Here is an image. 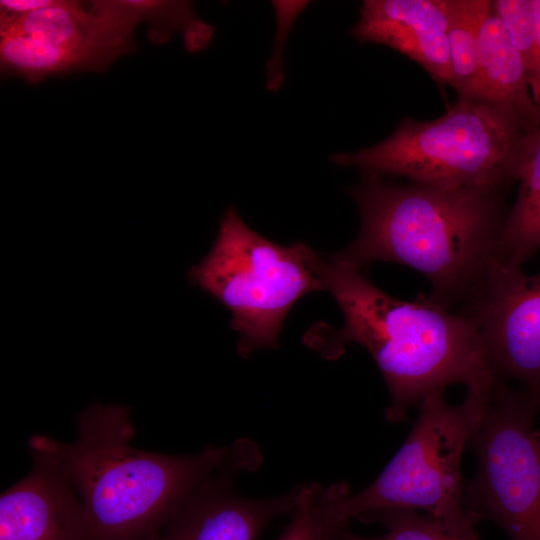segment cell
<instances>
[{"instance_id": "16", "label": "cell", "mask_w": 540, "mask_h": 540, "mask_svg": "<svg viewBox=\"0 0 540 540\" xmlns=\"http://www.w3.org/2000/svg\"><path fill=\"white\" fill-rule=\"evenodd\" d=\"M134 23L149 24V39L161 44L175 32L181 31L185 48L198 52L212 40L214 29L202 21L190 2L158 0H119Z\"/></svg>"}, {"instance_id": "5", "label": "cell", "mask_w": 540, "mask_h": 540, "mask_svg": "<svg viewBox=\"0 0 540 540\" xmlns=\"http://www.w3.org/2000/svg\"><path fill=\"white\" fill-rule=\"evenodd\" d=\"M488 401L468 392L459 405L443 391L426 396L405 442L371 484L357 493L344 482L325 488L333 518L347 526L373 511L423 510L454 532H475L477 521L464 506L461 460Z\"/></svg>"}, {"instance_id": "18", "label": "cell", "mask_w": 540, "mask_h": 540, "mask_svg": "<svg viewBox=\"0 0 540 540\" xmlns=\"http://www.w3.org/2000/svg\"><path fill=\"white\" fill-rule=\"evenodd\" d=\"M292 516L277 540H329L346 526L330 514L325 487L316 483L300 486Z\"/></svg>"}, {"instance_id": "21", "label": "cell", "mask_w": 540, "mask_h": 540, "mask_svg": "<svg viewBox=\"0 0 540 540\" xmlns=\"http://www.w3.org/2000/svg\"><path fill=\"white\" fill-rule=\"evenodd\" d=\"M534 25H535V37L537 45V60H538V73L537 80L534 87L531 90L533 101L540 112V0H531Z\"/></svg>"}, {"instance_id": "3", "label": "cell", "mask_w": 540, "mask_h": 540, "mask_svg": "<svg viewBox=\"0 0 540 540\" xmlns=\"http://www.w3.org/2000/svg\"><path fill=\"white\" fill-rule=\"evenodd\" d=\"M127 407L93 403L76 418V439L28 441L50 458L80 499L92 540H154L181 504L209 477L241 456L249 441L170 455L132 445Z\"/></svg>"}, {"instance_id": "2", "label": "cell", "mask_w": 540, "mask_h": 540, "mask_svg": "<svg viewBox=\"0 0 540 540\" xmlns=\"http://www.w3.org/2000/svg\"><path fill=\"white\" fill-rule=\"evenodd\" d=\"M327 291L344 317L340 330L314 327L307 344L327 359L340 357L349 343L363 346L388 387L391 423L426 396L462 384L483 400L491 398L494 377L474 322L422 297L406 301L374 285L360 268L328 255L323 266Z\"/></svg>"}, {"instance_id": "11", "label": "cell", "mask_w": 540, "mask_h": 540, "mask_svg": "<svg viewBox=\"0 0 540 540\" xmlns=\"http://www.w3.org/2000/svg\"><path fill=\"white\" fill-rule=\"evenodd\" d=\"M0 496V540H92L75 490L47 456Z\"/></svg>"}, {"instance_id": "20", "label": "cell", "mask_w": 540, "mask_h": 540, "mask_svg": "<svg viewBox=\"0 0 540 540\" xmlns=\"http://www.w3.org/2000/svg\"><path fill=\"white\" fill-rule=\"evenodd\" d=\"M56 0H1L0 21L14 20L53 5Z\"/></svg>"}, {"instance_id": "4", "label": "cell", "mask_w": 540, "mask_h": 540, "mask_svg": "<svg viewBox=\"0 0 540 540\" xmlns=\"http://www.w3.org/2000/svg\"><path fill=\"white\" fill-rule=\"evenodd\" d=\"M538 128L494 103L458 96L436 119L406 117L381 142L331 159L363 173L405 177L411 183L507 188L516 181Z\"/></svg>"}, {"instance_id": "12", "label": "cell", "mask_w": 540, "mask_h": 540, "mask_svg": "<svg viewBox=\"0 0 540 540\" xmlns=\"http://www.w3.org/2000/svg\"><path fill=\"white\" fill-rule=\"evenodd\" d=\"M449 13V0H366L351 34L400 52L439 85H450Z\"/></svg>"}, {"instance_id": "6", "label": "cell", "mask_w": 540, "mask_h": 540, "mask_svg": "<svg viewBox=\"0 0 540 540\" xmlns=\"http://www.w3.org/2000/svg\"><path fill=\"white\" fill-rule=\"evenodd\" d=\"M324 261L305 243L284 246L266 239L229 207L211 249L188 277L231 312L230 326L240 334L237 352L247 358L258 349L278 348L295 303L326 290Z\"/></svg>"}, {"instance_id": "19", "label": "cell", "mask_w": 540, "mask_h": 540, "mask_svg": "<svg viewBox=\"0 0 540 540\" xmlns=\"http://www.w3.org/2000/svg\"><path fill=\"white\" fill-rule=\"evenodd\" d=\"M493 5L521 57L532 90L537 80L538 60L531 0H493Z\"/></svg>"}, {"instance_id": "17", "label": "cell", "mask_w": 540, "mask_h": 540, "mask_svg": "<svg viewBox=\"0 0 540 540\" xmlns=\"http://www.w3.org/2000/svg\"><path fill=\"white\" fill-rule=\"evenodd\" d=\"M365 523H379L384 533L366 540H481L477 532L457 533L442 522L409 509H383L357 518Z\"/></svg>"}, {"instance_id": "10", "label": "cell", "mask_w": 540, "mask_h": 540, "mask_svg": "<svg viewBox=\"0 0 540 540\" xmlns=\"http://www.w3.org/2000/svg\"><path fill=\"white\" fill-rule=\"evenodd\" d=\"M256 464L242 456L217 471L181 504L154 540H257L274 519L292 513L301 485L277 497L237 494L233 475Z\"/></svg>"}, {"instance_id": "14", "label": "cell", "mask_w": 540, "mask_h": 540, "mask_svg": "<svg viewBox=\"0 0 540 540\" xmlns=\"http://www.w3.org/2000/svg\"><path fill=\"white\" fill-rule=\"evenodd\" d=\"M516 181L518 191L506 214L497 260L522 267L540 250V128L531 137Z\"/></svg>"}, {"instance_id": "9", "label": "cell", "mask_w": 540, "mask_h": 540, "mask_svg": "<svg viewBox=\"0 0 540 540\" xmlns=\"http://www.w3.org/2000/svg\"><path fill=\"white\" fill-rule=\"evenodd\" d=\"M460 314L478 329L494 386L513 383L540 404V272L497 261Z\"/></svg>"}, {"instance_id": "7", "label": "cell", "mask_w": 540, "mask_h": 540, "mask_svg": "<svg viewBox=\"0 0 540 540\" xmlns=\"http://www.w3.org/2000/svg\"><path fill=\"white\" fill-rule=\"evenodd\" d=\"M540 404L495 385L469 447L476 472L464 506L477 523L496 524L510 540H540Z\"/></svg>"}, {"instance_id": "13", "label": "cell", "mask_w": 540, "mask_h": 540, "mask_svg": "<svg viewBox=\"0 0 540 540\" xmlns=\"http://www.w3.org/2000/svg\"><path fill=\"white\" fill-rule=\"evenodd\" d=\"M478 99L503 107L540 126L521 57L489 0L479 27Z\"/></svg>"}, {"instance_id": "1", "label": "cell", "mask_w": 540, "mask_h": 540, "mask_svg": "<svg viewBox=\"0 0 540 540\" xmlns=\"http://www.w3.org/2000/svg\"><path fill=\"white\" fill-rule=\"evenodd\" d=\"M505 189L403 185L363 173L349 190L360 230L330 256L360 269L378 261L408 266L428 280L432 301L460 313L497 262Z\"/></svg>"}, {"instance_id": "15", "label": "cell", "mask_w": 540, "mask_h": 540, "mask_svg": "<svg viewBox=\"0 0 540 540\" xmlns=\"http://www.w3.org/2000/svg\"><path fill=\"white\" fill-rule=\"evenodd\" d=\"M447 39L451 83L458 96L478 99L479 27L489 0H449Z\"/></svg>"}, {"instance_id": "8", "label": "cell", "mask_w": 540, "mask_h": 540, "mask_svg": "<svg viewBox=\"0 0 540 540\" xmlns=\"http://www.w3.org/2000/svg\"><path fill=\"white\" fill-rule=\"evenodd\" d=\"M135 29L112 0H56L24 17L0 21L2 75L35 84L76 71L102 72L135 50Z\"/></svg>"}, {"instance_id": "22", "label": "cell", "mask_w": 540, "mask_h": 540, "mask_svg": "<svg viewBox=\"0 0 540 540\" xmlns=\"http://www.w3.org/2000/svg\"><path fill=\"white\" fill-rule=\"evenodd\" d=\"M329 540H366V537L351 533L343 528L335 532Z\"/></svg>"}]
</instances>
